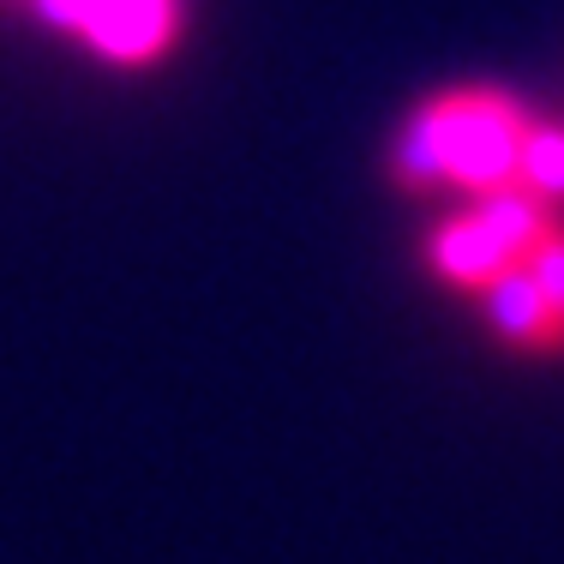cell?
Wrapping results in <instances>:
<instances>
[{
	"instance_id": "cell-1",
	"label": "cell",
	"mask_w": 564,
	"mask_h": 564,
	"mask_svg": "<svg viewBox=\"0 0 564 564\" xmlns=\"http://www.w3.org/2000/svg\"><path fill=\"white\" fill-rule=\"evenodd\" d=\"M529 120L499 90H451L409 115L397 139V181L409 186H468V193H505L517 186Z\"/></svg>"
},
{
	"instance_id": "cell-2",
	"label": "cell",
	"mask_w": 564,
	"mask_h": 564,
	"mask_svg": "<svg viewBox=\"0 0 564 564\" xmlns=\"http://www.w3.org/2000/svg\"><path fill=\"white\" fill-rule=\"evenodd\" d=\"M553 228V210L546 198L522 193V186H505V193H487L475 210L451 217L426 240V264H433L445 282H463V289H487L499 271L529 259V247Z\"/></svg>"
},
{
	"instance_id": "cell-3",
	"label": "cell",
	"mask_w": 564,
	"mask_h": 564,
	"mask_svg": "<svg viewBox=\"0 0 564 564\" xmlns=\"http://www.w3.org/2000/svg\"><path fill=\"white\" fill-rule=\"evenodd\" d=\"M36 19L73 31L90 55L115 66L156 61L181 31V0H31Z\"/></svg>"
},
{
	"instance_id": "cell-4",
	"label": "cell",
	"mask_w": 564,
	"mask_h": 564,
	"mask_svg": "<svg viewBox=\"0 0 564 564\" xmlns=\"http://www.w3.org/2000/svg\"><path fill=\"white\" fill-rule=\"evenodd\" d=\"M480 294V313H487V325L499 330L505 343L517 348H558L564 343V318L553 313V301L541 294V282H534L522 264H510L487 282Z\"/></svg>"
},
{
	"instance_id": "cell-5",
	"label": "cell",
	"mask_w": 564,
	"mask_h": 564,
	"mask_svg": "<svg viewBox=\"0 0 564 564\" xmlns=\"http://www.w3.org/2000/svg\"><path fill=\"white\" fill-rule=\"evenodd\" d=\"M517 186L534 198H564V127H529L522 139V169H517Z\"/></svg>"
},
{
	"instance_id": "cell-6",
	"label": "cell",
	"mask_w": 564,
	"mask_h": 564,
	"mask_svg": "<svg viewBox=\"0 0 564 564\" xmlns=\"http://www.w3.org/2000/svg\"><path fill=\"white\" fill-rule=\"evenodd\" d=\"M522 271H529L534 282H541V294L553 301V313L564 318V228H558V223H553V228H546V235L529 247Z\"/></svg>"
}]
</instances>
